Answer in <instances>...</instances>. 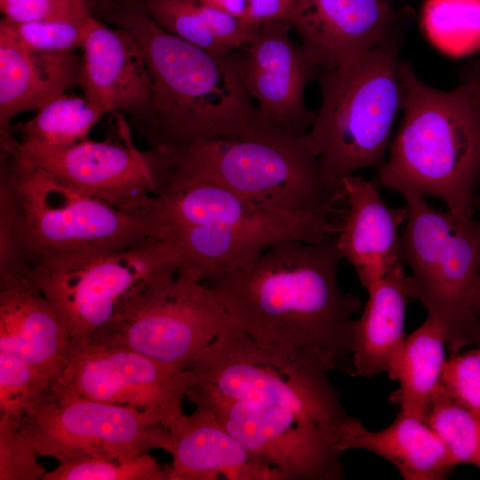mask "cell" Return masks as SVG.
<instances>
[{"label": "cell", "mask_w": 480, "mask_h": 480, "mask_svg": "<svg viewBox=\"0 0 480 480\" xmlns=\"http://www.w3.org/2000/svg\"><path fill=\"white\" fill-rule=\"evenodd\" d=\"M336 234L318 242L287 240L247 267L204 281L230 323L264 342L316 351L351 375L357 296L341 290Z\"/></svg>", "instance_id": "obj_1"}, {"label": "cell", "mask_w": 480, "mask_h": 480, "mask_svg": "<svg viewBox=\"0 0 480 480\" xmlns=\"http://www.w3.org/2000/svg\"><path fill=\"white\" fill-rule=\"evenodd\" d=\"M98 18L129 33L140 47L151 94L135 121L151 148L278 132L260 116L244 85V47L214 54L157 26L140 0H109Z\"/></svg>", "instance_id": "obj_2"}, {"label": "cell", "mask_w": 480, "mask_h": 480, "mask_svg": "<svg viewBox=\"0 0 480 480\" xmlns=\"http://www.w3.org/2000/svg\"><path fill=\"white\" fill-rule=\"evenodd\" d=\"M335 205L286 212L253 204L201 178L167 170L147 215L159 238L180 250L183 264L210 281L250 265L282 241L318 242L338 233Z\"/></svg>", "instance_id": "obj_3"}, {"label": "cell", "mask_w": 480, "mask_h": 480, "mask_svg": "<svg viewBox=\"0 0 480 480\" xmlns=\"http://www.w3.org/2000/svg\"><path fill=\"white\" fill-rule=\"evenodd\" d=\"M399 72L404 116L373 181L436 197L451 213L471 219L480 183V116L462 86L437 90L404 60Z\"/></svg>", "instance_id": "obj_4"}, {"label": "cell", "mask_w": 480, "mask_h": 480, "mask_svg": "<svg viewBox=\"0 0 480 480\" xmlns=\"http://www.w3.org/2000/svg\"><path fill=\"white\" fill-rule=\"evenodd\" d=\"M402 34L331 70L316 71L321 101L308 132L322 174L334 190L342 180L385 162L404 92Z\"/></svg>", "instance_id": "obj_5"}, {"label": "cell", "mask_w": 480, "mask_h": 480, "mask_svg": "<svg viewBox=\"0 0 480 480\" xmlns=\"http://www.w3.org/2000/svg\"><path fill=\"white\" fill-rule=\"evenodd\" d=\"M332 370L316 351L260 341L231 323L185 369L190 388L204 385L228 397L279 406L340 428L354 417L331 383Z\"/></svg>", "instance_id": "obj_6"}, {"label": "cell", "mask_w": 480, "mask_h": 480, "mask_svg": "<svg viewBox=\"0 0 480 480\" xmlns=\"http://www.w3.org/2000/svg\"><path fill=\"white\" fill-rule=\"evenodd\" d=\"M408 211L398 258L409 268V298L418 300L443 326L453 355L480 345L477 286L480 226L432 207L425 196L404 192Z\"/></svg>", "instance_id": "obj_7"}, {"label": "cell", "mask_w": 480, "mask_h": 480, "mask_svg": "<svg viewBox=\"0 0 480 480\" xmlns=\"http://www.w3.org/2000/svg\"><path fill=\"white\" fill-rule=\"evenodd\" d=\"M168 168L219 184L258 205L303 212L335 205L308 132L220 138L165 148Z\"/></svg>", "instance_id": "obj_8"}, {"label": "cell", "mask_w": 480, "mask_h": 480, "mask_svg": "<svg viewBox=\"0 0 480 480\" xmlns=\"http://www.w3.org/2000/svg\"><path fill=\"white\" fill-rule=\"evenodd\" d=\"M182 264L174 244L150 238L118 251L37 260L28 273L55 308L74 350Z\"/></svg>", "instance_id": "obj_9"}, {"label": "cell", "mask_w": 480, "mask_h": 480, "mask_svg": "<svg viewBox=\"0 0 480 480\" xmlns=\"http://www.w3.org/2000/svg\"><path fill=\"white\" fill-rule=\"evenodd\" d=\"M21 200L30 266L37 260L118 251L159 238L148 215L122 212L13 150L0 154Z\"/></svg>", "instance_id": "obj_10"}, {"label": "cell", "mask_w": 480, "mask_h": 480, "mask_svg": "<svg viewBox=\"0 0 480 480\" xmlns=\"http://www.w3.org/2000/svg\"><path fill=\"white\" fill-rule=\"evenodd\" d=\"M228 324L212 290L182 266L152 282L85 341L126 347L185 370Z\"/></svg>", "instance_id": "obj_11"}, {"label": "cell", "mask_w": 480, "mask_h": 480, "mask_svg": "<svg viewBox=\"0 0 480 480\" xmlns=\"http://www.w3.org/2000/svg\"><path fill=\"white\" fill-rule=\"evenodd\" d=\"M20 428L40 456L59 463L124 460L172 448L168 428L156 415L52 388L27 411Z\"/></svg>", "instance_id": "obj_12"}, {"label": "cell", "mask_w": 480, "mask_h": 480, "mask_svg": "<svg viewBox=\"0 0 480 480\" xmlns=\"http://www.w3.org/2000/svg\"><path fill=\"white\" fill-rule=\"evenodd\" d=\"M186 398L214 414L247 451L271 467L280 480H341L340 428L322 426L288 409L228 397L194 386Z\"/></svg>", "instance_id": "obj_13"}, {"label": "cell", "mask_w": 480, "mask_h": 480, "mask_svg": "<svg viewBox=\"0 0 480 480\" xmlns=\"http://www.w3.org/2000/svg\"><path fill=\"white\" fill-rule=\"evenodd\" d=\"M52 388L152 413L167 428L183 413L190 382L185 370L126 347L87 340L74 348Z\"/></svg>", "instance_id": "obj_14"}, {"label": "cell", "mask_w": 480, "mask_h": 480, "mask_svg": "<svg viewBox=\"0 0 480 480\" xmlns=\"http://www.w3.org/2000/svg\"><path fill=\"white\" fill-rule=\"evenodd\" d=\"M20 155L78 190L128 213L145 214L163 189L167 172L164 151L124 143L85 140L50 148L18 143Z\"/></svg>", "instance_id": "obj_15"}, {"label": "cell", "mask_w": 480, "mask_h": 480, "mask_svg": "<svg viewBox=\"0 0 480 480\" xmlns=\"http://www.w3.org/2000/svg\"><path fill=\"white\" fill-rule=\"evenodd\" d=\"M288 21H267L244 46V85L261 119L273 129L308 132L315 117L306 103L316 70L291 36Z\"/></svg>", "instance_id": "obj_16"}, {"label": "cell", "mask_w": 480, "mask_h": 480, "mask_svg": "<svg viewBox=\"0 0 480 480\" xmlns=\"http://www.w3.org/2000/svg\"><path fill=\"white\" fill-rule=\"evenodd\" d=\"M292 28L316 70H331L401 34L386 0H295Z\"/></svg>", "instance_id": "obj_17"}, {"label": "cell", "mask_w": 480, "mask_h": 480, "mask_svg": "<svg viewBox=\"0 0 480 480\" xmlns=\"http://www.w3.org/2000/svg\"><path fill=\"white\" fill-rule=\"evenodd\" d=\"M80 49L77 85L83 95L106 115L126 114L137 121L148 105L151 81L135 40L92 15Z\"/></svg>", "instance_id": "obj_18"}, {"label": "cell", "mask_w": 480, "mask_h": 480, "mask_svg": "<svg viewBox=\"0 0 480 480\" xmlns=\"http://www.w3.org/2000/svg\"><path fill=\"white\" fill-rule=\"evenodd\" d=\"M0 351L55 383L73 352L55 308L28 272L0 276Z\"/></svg>", "instance_id": "obj_19"}, {"label": "cell", "mask_w": 480, "mask_h": 480, "mask_svg": "<svg viewBox=\"0 0 480 480\" xmlns=\"http://www.w3.org/2000/svg\"><path fill=\"white\" fill-rule=\"evenodd\" d=\"M81 58L75 52H43L24 47L0 20V153L12 151L18 140L12 121L39 110L78 84Z\"/></svg>", "instance_id": "obj_20"}, {"label": "cell", "mask_w": 480, "mask_h": 480, "mask_svg": "<svg viewBox=\"0 0 480 480\" xmlns=\"http://www.w3.org/2000/svg\"><path fill=\"white\" fill-rule=\"evenodd\" d=\"M341 188L347 208L336 244L341 260L354 268L367 289L400 261L398 231L408 211L388 205L373 180L353 174L342 180Z\"/></svg>", "instance_id": "obj_21"}, {"label": "cell", "mask_w": 480, "mask_h": 480, "mask_svg": "<svg viewBox=\"0 0 480 480\" xmlns=\"http://www.w3.org/2000/svg\"><path fill=\"white\" fill-rule=\"evenodd\" d=\"M167 428L172 437L168 480H280L204 408L183 412Z\"/></svg>", "instance_id": "obj_22"}, {"label": "cell", "mask_w": 480, "mask_h": 480, "mask_svg": "<svg viewBox=\"0 0 480 480\" xmlns=\"http://www.w3.org/2000/svg\"><path fill=\"white\" fill-rule=\"evenodd\" d=\"M340 449H363L392 463L405 480H443L456 466L428 423L399 412L388 428L367 429L353 418L340 428Z\"/></svg>", "instance_id": "obj_23"}, {"label": "cell", "mask_w": 480, "mask_h": 480, "mask_svg": "<svg viewBox=\"0 0 480 480\" xmlns=\"http://www.w3.org/2000/svg\"><path fill=\"white\" fill-rule=\"evenodd\" d=\"M406 276L404 264L398 261L366 289L368 300L354 321L351 376L371 378L386 372L404 340L410 299Z\"/></svg>", "instance_id": "obj_24"}, {"label": "cell", "mask_w": 480, "mask_h": 480, "mask_svg": "<svg viewBox=\"0 0 480 480\" xmlns=\"http://www.w3.org/2000/svg\"><path fill=\"white\" fill-rule=\"evenodd\" d=\"M446 337L441 324L427 316L424 323L407 336L392 356L386 372L400 387L390 399L400 412L425 420L441 392Z\"/></svg>", "instance_id": "obj_25"}, {"label": "cell", "mask_w": 480, "mask_h": 480, "mask_svg": "<svg viewBox=\"0 0 480 480\" xmlns=\"http://www.w3.org/2000/svg\"><path fill=\"white\" fill-rule=\"evenodd\" d=\"M105 112L84 95L62 94L30 119L12 126L19 141L50 148L69 146L88 139Z\"/></svg>", "instance_id": "obj_26"}, {"label": "cell", "mask_w": 480, "mask_h": 480, "mask_svg": "<svg viewBox=\"0 0 480 480\" xmlns=\"http://www.w3.org/2000/svg\"><path fill=\"white\" fill-rule=\"evenodd\" d=\"M422 26L435 46L452 56L480 50V0H426Z\"/></svg>", "instance_id": "obj_27"}, {"label": "cell", "mask_w": 480, "mask_h": 480, "mask_svg": "<svg viewBox=\"0 0 480 480\" xmlns=\"http://www.w3.org/2000/svg\"><path fill=\"white\" fill-rule=\"evenodd\" d=\"M425 421L446 447L455 465L471 464L480 470V419L444 388Z\"/></svg>", "instance_id": "obj_28"}, {"label": "cell", "mask_w": 480, "mask_h": 480, "mask_svg": "<svg viewBox=\"0 0 480 480\" xmlns=\"http://www.w3.org/2000/svg\"><path fill=\"white\" fill-rule=\"evenodd\" d=\"M140 1L151 20L171 35L214 54L233 52L216 37L204 5L196 0Z\"/></svg>", "instance_id": "obj_29"}, {"label": "cell", "mask_w": 480, "mask_h": 480, "mask_svg": "<svg viewBox=\"0 0 480 480\" xmlns=\"http://www.w3.org/2000/svg\"><path fill=\"white\" fill-rule=\"evenodd\" d=\"M30 268L24 208L5 166L0 163V276Z\"/></svg>", "instance_id": "obj_30"}, {"label": "cell", "mask_w": 480, "mask_h": 480, "mask_svg": "<svg viewBox=\"0 0 480 480\" xmlns=\"http://www.w3.org/2000/svg\"><path fill=\"white\" fill-rule=\"evenodd\" d=\"M169 467H161L148 452L124 460L85 459L61 462L44 480H168Z\"/></svg>", "instance_id": "obj_31"}, {"label": "cell", "mask_w": 480, "mask_h": 480, "mask_svg": "<svg viewBox=\"0 0 480 480\" xmlns=\"http://www.w3.org/2000/svg\"><path fill=\"white\" fill-rule=\"evenodd\" d=\"M52 387L37 368L0 351V414L21 422L27 411Z\"/></svg>", "instance_id": "obj_32"}, {"label": "cell", "mask_w": 480, "mask_h": 480, "mask_svg": "<svg viewBox=\"0 0 480 480\" xmlns=\"http://www.w3.org/2000/svg\"><path fill=\"white\" fill-rule=\"evenodd\" d=\"M90 17L81 20H55L23 23H15L4 17L2 20L24 47L43 52H75L81 47Z\"/></svg>", "instance_id": "obj_33"}, {"label": "cell", "mask_w": 480, "mask_h": 480, "mask_svg": "<svg viewBox=\"0 0 480 480\" xmlns=\"http://www.w3.org/2000/svg\"><path fill=\"white\" fill-rule=\"evenodd\" d=\"M39 456L20 422L0 414V480H44Z\"/></svg>", "instance_id": "obj_34"}, {"label": "cell", "mask_w": 480, "mask_h": 480, "mask_svg": "<svg viewBox=\"0 0 480 480\" xmlns=\"http://www.w3.org/2000/svg\"><path fill=\"white\" fill-rule=\"evenodd\" d=\"M444 390L480 419V345L446 359Z\"/></svg>", "instance_id": "obj_35"}, {"label": "cell", "mask_w": 480, "mask_h": 480, "mask_svg": "<svg viewBox=\"0 0 480 480\" xmlns=\"http://www.w3.org/2000/svg\"><path fill=\"white\" fill-rule=\"evenodd\" d=\"M3 17L15 22L85 20L92 15L87 0H0Z\"/></svg>", "instance_id": "obj_36"}, {"label": "cell", "mask_w": 480, "mask_h": 480, "mask_svg": "<svg viewBox=\"0 0 480 480\" xmlns=\"http://www.w3.org/2000/svg\"><path fill=\"white\" fill-rule=\"evenodd\" d=\"M248 9L242 20L251 32L267 21H290L295 0H247Z\"/></svg>", "instance_id": "obj_37"}, {"label": "cell", "mask_w": 480, "mask_h": 480, "mask_svg": "<svg viewBox=\"0 0 480 480\" xmlns=\"http://www.w3.org/2000/svg\"><path fill=\"white\" fill-rule=\"evenodd\" d=\"M459 77V85L466 90L480 116V54L460 68Z\"/></svg>", "instance_id": "obj_38"}, {"label": "cell", "mask_w": 480, "mask_h": 480, "mask_svg": "<svg viewBox=\"0 0 480 480\" xmlns=\"http://www.w3.org/2000/svg\"><path fill=\"white\" fill-rule=\"evenodd\" d=\"M201 4L229 13L241 20L246 15L247 0H196Z\"/></svg>", "instance_id": "obj_39"}, {"label": "cell", "mask_w": 480, "mask_h": 480, "mask_svg": "<svg viewBox=\"0 0 480 480\" xmlns=\"http://www.w3.org/2000/svg\"><path fill=\"white\" fill-rule=\"evenodd\" d=\"M477 308H478V313L480 316V273H479L478 286H477Z\"/></svg>", "instance_id": "obj_40"}, {"label": "cell", "mask_w": 480, "mask_h": 480, "mask_svg": "<svg viewBox=\"0 0 480 480\" xmlns=\"http://www.w3.org/2000/svg\"><path fill=\"white\" fill-rule=\"evenodd\" d=\"M477 208L480 211V195L478 196H476L475 199V209ZM479 226H480V218L477 220Z\"/></svg>", "instance_id": "obj_41"}, {"label": "cell", "mask_w": 480, "mask_h": 480, "mask_svg": "<svg viewBox=\"0 0 480 480\" xmlns=\"http://www.w3.org/2000/svg\"><path fill=\"white\" fill-rule=\"evenodd\" d=\"M98 1H100V0H87L89 8H90L93 4H95V3L98 2Z\"/></svg>", "instance_id": "obj_42"}]
</instances>
